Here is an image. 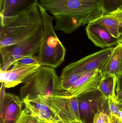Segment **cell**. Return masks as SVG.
<instances>
[{
    "instance_id": "4fadbf2b",
    "label": "cell",
    "mask_w": 122,
    "mask_h": 123,
    "mask_svg": "<svg viewBox=\"0 0 122 123\" xmlns=\"http://www.w3.org/2000/svg\"><path fill=\"white\" fill-rule=\"evenodd\" d=\"M39 0H0V17L13 16L38 4Z\"/></svg>"
},
{
    "instance_id": "83f0119b",
    "label": "cell",
    "mask_w": 122,
    "mask_h": 123,
    "mask_svg": "<svg viewBox=\"0 0 122 123\" xmlns=\"http://www.w3.org/2000/svg\"><path fill=\"white\" fill-rule=\"evenodd\" d=\"M119 104L120 110L118 112L117 116L122 121V104L120 103H119Z\"/></svg>"
},
{
    "instance_id": "8992f818",
    "label": "cell",
    "mask_w": 122,
    "mask_h": 123,
    "mask_svg": "<svg viewBox=\"0 0 122 123\" xmlns=\"http://www.w3.org/2000/svg\"><path fill=\"white\" fill-rule=\"evenodd\" d=\"M114 49L113 47L105 48L71 63L63 69L59 77L87 73L97 69L102 72Z\"/></svg>"
},
{
    "instance_id": "9c48e42d",
    "label": "cell",
    "mask_w": 122,
    "mask_h": 123,
    "mask_svg": "<svg viewBox=\"0 0 122 123\" xmlns=\"http://www.w3.org/2000/svg\"><path fill=\"white\" fill-rule=\"evenodd\" d=\"M102 78V72L98 69L85 73L68 90L58 95L77 98L98 90Z\"/></svg>"
},
{
    "instance_id": "484cf974",
    "label": "cell",
    "mask_w": 122,
    "mask_h": 123,
    "mask_svg": "<svg viewBox=\"0 0 122 123\" xmlns=\"http://www.w3.org/2000/svg\"><path fill=\"white\" fill-rule=\"evenodd\" d=\"M115 98L117 101L119 103L122 104V90L115 92Z\"/></svg>"
},
{
    "instance_id": "836d02e7",
    "label": "cell",
    "mask_w": 122,
    "mask_h": 123,
    "mask_svg": "<svg viewBox=\"0 0 122 123\" xmlns=\"http://www.w3.org/2000/svg\"><path fill=\"white\" fill-rule=\"evenodd\" d=\"M52 123H56V122H53Z\"/></svg>"
},
{
    "instance_id": "5b68a950",
    "label": "cell",
    "mask_w": 122,
    "mask_h": 123,
    "mask_svg": "<svg viewBox=\"0 0 122 123\" xmlns=\"http://www.w3.org/2000/svg\"><path fill=\"white\" fill-rule=\"evenodd\" d=\"M43 37V28L28 40L0 48V70H8L11 64L19 58L38 53Z\"/></svg>"
},
{
    "instance_id": "f546056e",
    "label": "cell",
    "mask_w": 122,
    "mask_h": 123,
    "mask_svg": "<svg viewBox=\"0 0 122 123\" xmlns=\"http://www.w3.org/2000/svg\"><path fill=\"white\" fill-rule=\"evenodd\" d=\"M118 5L119 8L122 5V0H118Z\"/></svg>"
},
{
    "instance_id": "d4e9b609",
    "label": "cell",
    "mask_w": 122,
    "mask_h": 123,
    "mask_svg": "<svg viewBox=\"0 0 122 123\" xmlns=\"http://www.w3.org/2000/svg\"><path fill=\"white\" fill-rule=\"evenodd\" d=\"M121 90H122V74L117 78L115 92Z\"/></svg>"
},
{
    "instance_id": "d6a6232c",
    "label": "cell",
    "mask_w": 122,
    "mask_h": 123,
    "mask_svg": "<svg viewBox=\"0 0 122 123\" xmlns=\"http://www.w3.org/2000/svg\"><path fill=\"white\" fill-rule=\"evenodd\" d=\"M105 123H110V117L109 120H107V121Z\"/></svg>"
},
{
    "instance_id": "3957f363",
    "label": "cell",
    "mask_w": 122,
    "mask_h": 123,
    "mask_svg": "<svg viewBox=\"0 0 122 123\" xmlns=\"http://www.w3.org/2000/svg\"><path fill=\"white\" fill-rule=\"evenodd\" d=\"M43 23V37L37 57L43 66L55 69L64 61L66 48L57 36L53 27V17L38 2Z\"/></svg>"
},
{
    "instance_id": "5bb4252c",
    "label": "cell",
    "mask_w": 122,
    "mask_h": 123,
    "mask_svg": "<svg viewBox=\"0 0 122 123\" xmlns=\"http://www.w3.org/2000/svg\"><path fill=\"white\" fill-rule=\"evenodd\" d=\"M102 78L110 76L118 77L122 74V44L114 47L109 59L102 72Z\"/></svg>"
},
{
    "instance_id": "7c38bea8",
    "label": "cell",
    "mask_w": 122,
    "mask_h": 123,
    "mask_svg": "<svg viewBox=\"0 0 122 123\" xmlns=\"http://www.w3.org/2000/svg\"><path fill=\"white\" fill-rule=\"evenodd\" d=\"M86 31L88 38L97 47L104 49L117 46L119 43V39L114 37L100 25L90 23L86 27Z\"/></svg>"
},
{
    "instance_id": "6da1fadb",
    "label": "cell",
    "mask_w": 122,
    "mask_h": 123,
    "mask_svg": "<svg viewBox=\"0 0 122 123\" xmlns=\"http://www.w3.org/2000/svg\"><path fill=\"white\" fill-rule=\"evenodd\" d=\"M38 3L53 15L54 29L66 34L105 15L101 0H39Z\"/></svg>"
},
{
    "instance_id": "e0dca14e",
    "label": "cell",
    "mask_w": 122,
    "mask_h": 123,
    "mask_svg": "<svg viewBox=\"0 0 122 123\" xmlns=\"http://www.w3.org/2000/svg\"><path fill=\"white\" fill-rule=\"evenodd\" d=\"M85 74H75L63 77H59L56 87V92L54 94L60 95L68 90L82 76Z\"/></svg>"
},
{
    "instance_id": "ffe728a7",
    "label": "cell",
    "mask_w": 122,
    "mask_h": 123,
    "mask_svg": "<svg viewBox=\"0 0 122 123\" xmlns=\"http://www.w3.org/2000/svg\"><path fill=\"white\" fill-rule=\"evenodd\" d=\"M107 107L109 110V114L117 115L120 110V104L115 97H110L107 99Z\"/></svg>"
},
{
    "instance_id": "2e32d148",
    "label": "cell",
    "mask_w": 122,
    "mask_h": 123,
    "mask_svg": "<svg viewBox=\"0 0 122 123\" xmlns=\"http://www.w3.org/2000/svg\"><path fill=\"white\" fill-rule=\"evenodd\" d=\"M117 80V77L114 76H109L102 79L98 90L106 99L111 97L115 98Z\"/></svg>"
},
{
    "instance_id": "4316f807",
    "label": "cell",
    "mask_w": 122,
    "mask_h": 123,
    "mask_svg": "<svg viewBox=\"0 0 122 123\" xmlns=\"http://www.w3.org/2000/svg\"><path fill=\"white\" fill-rule=\"evenodd\" d=\"M41 123L42 122L39 121L36 118L30 115L26 123Z\"/></svg>"
},
{
    "instance_id": "9a60e30c",
    "label": "cell",
    "mask_w": 122,
    "mask_h": 123,
    "mask_svg": "<svg viewBox=\"0 0 122 123\" xmlns=\"http://www.w3.org/2000/svg\"><path fill=\"white\" fill-rule=\"evenodd\" d=\"M120 22L114 17L107 14L102 16L91 23L97 24L102 26L113 37L119 39L120 37L119 32Z\"/></svg>"
},
{
    "instance_id": "ac0fdd59",
    "label": "cell",
    "mask_w": 122,
    "mask_h": 123,
    "mask_svg": "<svg viewBox=\"0 0 122 123\" xmlns=\"http://www.w3.org/2000/svg\"><path fill=\"white\" fill-rule=\"evenodd\" d=\"M105 15L117 11L119 8L118 0H101Z\"/></svg>"
},
{
    "instance_id": "30bf717a",
    "label": "cell",
    "mask_w": 122,
    "mask_h": 123,
    "mask_svg": "<svg viewBox=\"0 0 122 123\" xmlns=\"http://www.w3.org/2000/svg\"><path fill=\"white\" fill-rule=\"evenodd\" d=\"M23 100L24 109L40 122L52 123L57 119L58 116L50 107L48 98L39 95L34 99H24Z\"/></svg>"
},
{
    "instance_id": "7a4b0ae2",
    "label": "cell",
    "mask_w": 122,
    "mask_h": 123,
    "mask_svg": "<svg viewBox=\"0 0 122 123\" xmlns=\"http://www.w3.org/2000/svg\"><path fill=\"white\" fill-rule=\"evenodd\" d=\"M43 28L38 4L15 16L0 17V48L28 40Z\"/></svg>"
},
{
    "instance_id": "1f68e13d",
    "label": "cell",
    "mask_w": 122,
    "mask_h": 123,
    "mask_svg": "<svg viewBox=\"0 0 122 123\" xmlns=\"http://www.w3.org/2000/svg\"><path fill=\"white\" fill-rule=\"evenodd\" d=\"M117 10H118V11H122V5L118 8Z\"/></svg>"
},
{
    "instance_id": "d6986e66",
    "label": "cell",
    "mask_w": 122,
    "mask_h": 123,
    "mask_svg": "<svg viewBox=\"0 0 122 123\" xmlns=\"http://www.w3.org/2000/svg\"><path fill=\"white\" fill-rule=\"evenodd\" d=\"M39 64L37 56H29L23 57L19 58L14 61L11 65V67L14 64L21 65H28V64Z\"/></svg>"
},
{
    "instance_id": "cb8c5ba5",
    "label": "cell",
    "mask_w": 122,
    "mask_h": 123,
    "mask_svg": "<svg viewBox=\"0 0 122 123\" xmlns=\"http://www.w3.org/2000/svg\"><path fill=\"white\" fill-rule=\"evenodd\" d=\"M111 123H122V121L117 115L109 114Z\"/></svg>"
},
{
    "instance_id": "7402d4cb",
    "label": "cell",
    "mask_w": 122,
    "mask_h": 123,
    "mask_svg": "<svg viewBox=\"0 0 122 123\" xmlns=\"http://www.w3.org/2000/svg\"><path fill=\"white\" fill-rule=\"evenodd\" d=\"M54 122L57 123H85L82 121L71 120L68 119H63L57 117V119Z\"/></svg>"
},
{
    "instance_id": "52a82bcc",
    "label": "cell",
    "mask_w": 122,
    "mask_h": 123,
    "mask_svg": "<svg viewBox=\"0 0 122 123\" xmlns=\"http://www.w3.org/2000/svg\"><path fill=\"white\" fill-rule=\"evenodd\" d=\"M48 101L51 108L58 117L71 120L82 121L77 98L53 94L49 97Z\"/></svg>"
},
{
    "instance_id": "e575fe53",
    "label": "cell",
    "mask_w": 122,
    "mask_h": 123,
    "mask_svg": "<svg viewBox=\"0 0 122 123\" xmlns=\"http://www.w3.org/2000/svg\"><path fill=\"white\" fill-rule=\"evenodd\" d=\"M121 36H122V35H121V36H120V37H121Z\"/></svg>"
},
{
    "instance_id": "277c9868",
    "label": "cell",
    "mask_w": 122,
    "mask_h": 123,
    "mask_svg": "<svg viewBox=\"0 0 122 123\" xmlns=\"http://www.w3.org/2000/svg\"><path fill=\"white\" fill-rule=\"evenodd\" d=\"M58 79L54 69L42 66L24 81L20 89L21 98L32 99L39 95L48 98L55 94Z\"/></svg>"
},
{
    "instance_id": "ba28073f",
    "label": "cell",
    "mask_w": 122,
    "mask_h": 123,
    "mask_svg": "<svg viewBox=\"0 0 122 123\" xmlns=\"http://www.w3.org/2000/svg\"><path fill=\"white\" fill-rule=\"evenodd\" d=\"M40 64L21 65L14 64L8 70H0V81L6 88L13 87L23 83L41 67Z\"/></svg>"
},
{
    "instance_id": "44dd1931",
    "label": "cell",
    "mask_w": 122,
    "mask_h": 123,
    "mask_svg": "<svg viewBox=\"0 0 122 123\" xmlns=\"http://www.w3.org/2000/svg\"><path fill=\"white\" fill-rule=\"evenodd\" d=\"M109 116L103 112H97L93 117V123H105L109 120Z\"/></svg>"
},
{
    "instance_id": "4dcf8cb0",
    "label": "cell",
    "mask_w": 122,
    "mask_h": 123,
    "mask_svg": "<svg viewBox=\"0 0 122 123\" xmlns=\"http://www.w3.org/2000/svg\"><path fill=\"white\" fill-rule=\"evenodd\" d=\"M119 43L122 44V36H121L119 40Z\"/></svg>"
},
{
    "instance_id": "d590c367",
    "label": "cell",
    "mask_w": 122,
    "mask_h": 123,
    "mask_svg": "<svg viewBox=\"0 0 122 123\" xmlns=\"http://www.w3.org/2000/svg\"></svg>"
},
{
    "instance_id": "603a6c76",
    "label": "cell",
    "mask_w": 122,
    "mask_h": 123,
    "mask_svg": "<svg viewBox=\"0 0 122 123\" xmlns=\"http://www.w3.org/2000/svg\"><path fill=\"white\" fill-rule=\"evenodd\" d=\"M107 14L114 17L118 19L120 22H122V11L117 10Z\"/></svg>"
},
{
    "instance_id": "f1b7e54d",
    "label": "cell",
    "mask_w": 122,
    "mask_h": 123,
    "mask_svg": "<svg viewBox=\"0 0 122 123\" xmlns=\"http://www.w3.org/2000/svg\"><path fill=\"white\" fill-rule=\"evenodd\" d=\"M119 32L120 34V36L122 34V22H120L119 27Z\"/></svg>"
},
{
    "instance_id": "8fae6325",
    "label": "cell",
    "mask_w": 122,
    "mask_h": 123,
    "mask_svg": "<svg viewBox=\"0 0 122 123\" xmlns=\"http://www.w3.org/2000/svg\"><path fill=\"white\" fill-rule=\"evenodd\" d=\"M23 103L18 95L5 93L0 104V123H16L23 111Z\"/></svg>"
}]
</instances>
